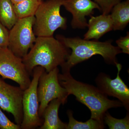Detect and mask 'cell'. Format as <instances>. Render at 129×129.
Masks as SVG:
<instances>
[{
  "label": "cell",
  "mask_w": 129,
  "mask_h": 129,
  "mask_svg": "<svg viewBox=\"0 0 129 129\" xmlns=\"http://www.w3.org/2000/svg\"><path fill=\"white\" fill-rule=\"evenodd\" d=\"M58 79L69 95H74L77 101L89 109L91 118L104 122V114L109 109L123 107L119 100L109 99L97 87L76 80L70 72L59 73Z\"/></svg>",
  "instance_id": "6da1fadb"
},
{
  "label": "cell",
  "mask_w": 129,
  "mask_h": 129,
  "mask_svg": "<svg viewBox=\"0 0 129 129\" xmlns=\"http://www.w3.org/2000/svg\"><path fill=\"white\" fill-rule=\"evenodd\" d=\"M64 46L72 50L67 61L61 66L62 73L70 72L72 68L89 59L93 56L100 55L107 63L116 66L117 56L122 53L118 46L112 45V41L100 42L85 40L80 37H67L57 35L56 37Z\"/></svg>",
  "instance_id": "7a4b0ae2"
},
{
  "label": "cell",
  "mask_w": 129,
  "mask_h": 129,
  "mask_svg": "<svg viewBox=\"0 0 129 129\" xmlns=\"http://www.w3.org/2000/svg\"><path fill=\"white\" fill-rule=\"evenodd\" d=\"M71 52L69 48L53 36L37 37L29 52L23 58V62L30 75L37 66L48 73L62 65Z\"/></svg>",
  "instance_id": "3957f363"
},
{
  "label": "cell",
  "mask_w": 129,
  "mask_h": 129,
  "mask_svg": "<svg viewBox=\"0 0 129 129\" xmlns=\"http://www.w3.org/2000/svg\"><path fill=\"white\" fill-rule=\"evenodd\" d=\"M63 1H42L35 15L33 30L36 36L51 37L58 29H66L67 18L60 14V8Z\"/></svg>",
  "instance_id": "277c9868"
},
{
  "label": "cell",
  "mask_w": 129,
  "mask_h": 129,
  "mask_svg": "<svg viewBox=\"0 0 129 129\" xmlns=\"http://www.w3.org/2000/svg\"><path fill=\"white\" fill-rule=\"evenodd\" d=\"M45 69L40 66L33 69V79L29 87L24 90L22 98L23 119L20 127L22 129H34L40 127L44 120L39 114V102L37 89L39 79Z\"/></svg>",
  "instance_id": "5b68a950"
},
{
  "label": "cell",
  "mask_w": 129,
  "mask_h": 129,
  "mask_svg": "<svg viewBox=\"0 0 129 129\" xmlns=\"http://www.w3.org/2000/svg\"><path fill=\"white\" fill-rule=\"evenodd\" d=\"M35 19V16L18 19L9 30L8 48L17 56L24 57L35 42L33 30Z\"/></svg>",
  "instance_id": "8992f818"
},
{
  "label": "cell",
  "mask_w": 129,
  "mask_h": 129,
  "mask_svg": "<svg viewBox=\"0 0 129 129\" xmlns=\"http://www.w3.org/2000/svg\"><path fill=\"white\" fill-rule=\"evenodd\" d=\"M58 67L47 73L44 70L39 79L37 92L40 103L39 115L42 117L45 109L53 99L59 98L67 102L69 95L67 90L60 85L58 79Z\"/></svg>",
  "instance_id": "52a82bcc"
},
{
  "label": "cell",
  "mask_w": 129,
  "mask_h": 129,
  "mask_svg": "<svg viewBox=\"0 0 129 129\" xmlns=\"http://www.w3.org/2000/svg\"><path fill=\"white\" fill-rule=\"evenodd\" d=\"M0 75L3 79L14 81L23 90L31 82L22 58L15 55L8 47L0 49Z\"/></svg>",
  "instance_id": "ba28073f"
},
{
  "label": "cell",
  "mask_w": 129,
  "mask_h": 129,
  "mask_svg": "<svg viewBox=\"0 0 129 129\" xmlns=\"http://www.w3.org/2000/svg\"><path fill=\"white\" fill-rule=\"evenodd\" d=\"M23 92L19 86L10 85L0 78V108L12 114L16 124L19 125L23 119Z\"/></svg>",
  "instance_id": "9c48e42d"
},
{
  "label": "cell",
  "mask_w": 129,
  "mask_h": 129,
  "mask_svg": "<svg viewBox=\"0 0 129 129\" xmlns=\"http://www.w3.org/2000/svg\"><path fill=\"white\" fill-rule=\"evenodd\" d=\"M118 70L117 77L114 79L104 73H100L95 79L97 88L107 96L116 98L123 104L125 109L129 111V89L121 78L120 73L122 66L116 64Z\"/></svg>",
  "instance_id": "30bf717a"
},
{
  "label": "cell",
  "mask_w": 129,
  "mask_h": 129,
  "mask_svg": "<svg viewBox=\"0 0 129 129\" xmlns=\"http://www.w3.org/2000/svg\"><path fill=\"white\" fill-rule=\"evenodd\" d=\"M62 6L72 14L71 24L73 29H84L88 27L86 17L92 16L95 9L101 10L98 5L92 0H64Z\"/></svg>",
  "instance_id": "8fae6325"
},
{
  "label": "cell",
  "mask_w": 129,
  "mask_h": 129,
  "mask_svg": "<svg viewBox=\"0 0 129 129\" xmlns=\"http://www.w3.org/2000/svg\"><path fill=\"white\" fill-rule=\"evenodd\" d=\"M88 21V30L84 36L86 40H98L104 35L113 30V23L110 14H102L90 16Z\"/></svg>",
  "instance_id": "7c38bea8"
},
{
  "label": "cell",
  "mask_w": 129,
  "mask_h": 129,
  "mask_svg": "<svg viewBox=\"0 0 129 129\" xmlns=\"http://www.w3.org/2000/svg\"><path fill=\"white\" fill-rule=\"evenodd\" d=\"M66 102L59 98L53 99L45 109L42 117L44 119L40 129H67V124L63 123L59 118L58 110L61 104Z\"/></svg>",
  "instance_id": "4fadbf2b"
},
{
  "label": "cell",
  "mask_w": 129,
  "mask_h": 129,
  "mask_svg": "<svg viewBox=\"0 0 129 129\" xmlns=\"http://www.w3.org/2000/svg\"><path fill=\"white\" fill-rule=\"evenodd\" d=\"M110 14L113 23V30H123L129 22V0L115 5Z\"/></svg>",
  "instance_id": "5bb4252c"
},
{
  "label": "cell",
  "mask_w": 129,
  "mask_h": 129,
  "mask_svg": "<svg viewBox=\"0 0 129 129\" xmlns=\"http://www.w3.org/2000/svg\"><path fill=\"white\" fill-rule=\"evenodd\" d=\"M18 19L11 1L0 0V22L10 30Z\"/></svg>",
  "instance_id": "9a60e30c"
},
{
  "label": "cell",
  "mask_w": 129,
  "mask_h": 129,
  "mask_svg": "<svg viewBox=\"0 0 129 129\" xmlns=\"http://www.w3.org/2000/svg\"><path fill=\"white\" fill-rule=\"evenodd\" d=\"M42 0H25L13 4L14 11L18 19L35 16Z\"/></svg>",
  "instance_id": "2e32d148"
},
{
  "label": "cell",
  "mask_w": 129,
  "mask_h": 129,
  "mask_svg": "<svg viewBox=\"0 0 129 129\" xmlns=\"http://www.w3.org/2000/svg\"><path fill=\"white\" fill-rule=\"evenodd\" d=\"M69 122L67 124V129H103L105 128L104 122L90 118L85 122H80L74 118L73 112L67 111Z\"/></svg>",
  "instance_id": "e0dca14e"
},
{
  "label": "cell",
  "mask_w": 129,
  "mask_h": 129,
  "mask_svg": "<svg viewBox=\"0 0 129 129\" xmlns=\"http://www.w3.org/2000/svg\"><path fill=\"white\" fill-rule=\"evenodd\" d=\"M103 121L110 129H128L129 112L124 118L117 119L113 117L107 111L104 114Z\"/></svg>",
  "instance_id": "ac0fdd59"
},
{
  "label": "cell",
  "mask_w": 129,
  "mask_h": 129,
  "mask_svg": "<svg viewBox=\"0 0 129 129\" xmlns=\"http://www.w3.org/2000/svg\"><path fill=\"white\" fill-rule=\"evenodd\" d=\"M101 8L103 14H108L113 8L123 0H94Z\"/></svg>",
  "instance_id": "d6986e66"
},
{
  "label": "cell",
  "mask_w": 129,
  "mask_h": 129,
  "mask_svg": "<svg viewBox=\"0 0 129 129\" xmlns=\"http://www.w3.org/2000/svg\"><path fill=\"white\" fill-rule=\"evenodd\" d=\"M0 129H20V125L11 121L0 109Z\"/></svg>",
  "instance_id": "ffe728a7"
},
{
  "label": "cell",
  "mask_w": 129,
  "mask_h": 129,
  "mask_svg": "<svg viewBox=\"0 0 129 129\" xmlns=\"http://www.w3.org/2000/svg\"><path fill=\"white\" fill-rule=\"evenodd\" d=\"M9 31L0 22V49L8 47Z\"/></svg>",
  "instance_id": "44dd1931"
},
{
  "label": "cell",
  "mask_w": 129,
  "mask_h": 129,
  "mask_svg": "<svg viewBox=\"0 0 129 129\" xmlns=\"http://www.w3.org/2000/svg\"><path fill=\"white\" fill-rule=\"evenodd\" d=\"M118 47L122 53L129 54V33L127 32V35L124 37H121L116 41Z\"/></svg>",
  "instance_id": "7402d4cb"
},
{
  "label": "cell",
  "mask_w": 129,
  "mask_h": 129,
  "mask_svg": "<svg viewBox=\"0 0 129 129\" xmlns=\"http://www.w3.org/2000/svg\"><path fill=\"white\" fill-rule=\"evenodd\" d=\"M11 1L12 2L13 4H15L23 1H25V0H11Z\"/></svg>",
  "instance_id": "603a6c76"
},
{
  "label": "cell",
  "mask_w": 129,
  "mask_h": 129,
  "mask_svg": "<svg viewBox=\"0 0 129 129\" xmlns=\"http://www.w3.org/2000/svg\"><path fill=\"white\" fill-rule=\"evenodd\" d=\"M42 1H43V0H42Z\"/></svg>",
  "instance_id": "cb8c5ba5"
}]
</instances>
